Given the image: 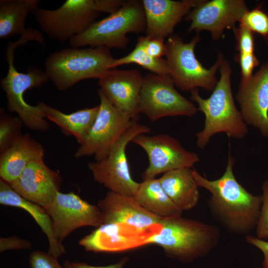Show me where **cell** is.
I'll return each mask as SVG.
<instances>
[{"mask_svg": "<svg viewBox=\"0 0 268 268\" xmlns=\"http://www.w3.org/2000/svg\"><path fill=\"white\" fill-rule=\"evenodd\" d=\"M115 59L106 47H71L51 54L45 61V71L57 90L64 91L82 80L99 79Z\"/></svg>", "mask_w": 268, "mask_h": 268, "instance_id": "8992f818", "label": "cell"}, {"mask_svg": "<svg viewBox=\"0 0 268 268\" xmlns=\"http://www.w3.org/2000/svg\"><path fill=\"white\" fill-rule=\"evenodd\" d=\"M43 146L28 134H21L0 156V179L10 183L31 162L44 159Z\"/></svg>", "mask_w": 268, "mask_h": 268, "instance_id": "ffe728a7", "label": "cell"}, {"mask_svg": "<svg viewBox=\"0 0 268 268\" xmlns=\"http://www.w3.org/2000/svg\"><path fill=\"white\" fill-rule=\"evenodd\" d=\"M142 43L146 52L155 58H161L165 55L166 44L163 39L140 36L138 38Z\"/></svg>", "mask_w": 268, "mask_h": 268, "instance_id": "836d02e7", "label": "cell"}, {"mask_svg": "<svg viewBox=\"0 0 268 268\" xmlns=\"http://www.w3.org/2000/svg\"><path fill=\"white\" fill-rule=\"evenodd\" d=\"M203 0H142L146 21V36L165 39L192 8Z\"/></svg>", "mask_w": 268, "mask_h": 268, "instance_id": "d6986e66", "label": "cell"}, {"mask_svg": "<svg viewBox=\"0 0 268 268\" xmlns=\"http://www.w3.org/2000/svg\"><path fill=\"white\" fill-rule=\"evenodd\" d=\"M246 242L259 249L264 255L263 268H268V241L260 239L255 236L247 235Z\"/></svg>", "mask_w": 268, "mask_h": 268, "instance_id": "d590c367", "label": "cell"}, {"mask_svg": "<svg viewBox=\"0 0 268 268\" xmlns=\"http://www.w3.org/2000/svg\"><path fill=\"white\" fill-rule=\"evenodd\" d=\"M235 60L241 68L242 83L248 81L253 75L255 67L259 65L260 62L254 53H239L235 56Z\"/></svg>", "mask_w": 268, "mask_h": 268, "instance_id": "1f68e13d", "label": "cell"}, {"mask_svg": "<svg viewBox=\"0 0 268 268\" xmlns=\"http://www.w3.org/2000/svg\"><path fill=\"white\" fill-rule=\"evenodd\" d=\"M219 239L217 227L179 216L161 218L145 244L160 246L169 257L189 261L209 253Z\"/></svg>", "mask_w": 268, "mask_h": 268, "instance_id": "277c9868", "label": "cell"}, {"mask_svg": "<svg viewBox=\"0 0 268 268\" xmlns=\"http://www.w3.org/2000/svg\"><path fill=\"white\" fill-rule=\"evenodd\" d=\"M22 121L19 117L7 114L3 108L0 109V152L10 147L20 136Z\"/></svg>", "mask_w": 268, "mask_h": 268, "instance_id": "83f0119b", "label": "cell"}, {"mask_svg": "<svg viewBox=\"0 0 268 268\" xmlns=\"http://www.w3.org/2000/svg\"><path fill=\"white\" fill-rule=\"evenodd\" d=\"M200 40L199 33L188 43H185L178 35L172 34L165 42V56L170 76L175 86L182 91H191L198 88L213 91L218 82L215 75L224 60L223 55L219 53L214 64L209 69L205 68L195 53Z\"/></svg>", "mask_w": 268, "mask_h": 268, "instance_id": "ba28073f", "label": "cell"}, {"mask_svg": "<svg viewBox=\"0 0 268 268\" xmlns=\"http://www.w3.org/2000/svg\"><path fill=\"white\" fill-rule=\"evenodd\" d=\"M150 132L151 129L146 125L134 122L104 158L88 164L94 181L110 191L134 197L139 183L131 176L126 148L137 135Z\"/></svg>", "mask_w": 268, "mask_h": 268, "instance_id": "9c48e42d", "label": "cell"}, {"mask_svg": "<svg viewBox=\"0 0 268 268\" xmlns=\"http://www.w3.org/2000/svg\"><path fill=\"white\" fill-rule=\"evenodd\" d=\"M132 142L141 147L148 156V165L142 174L143 180L177 169L193 168L200 161L196 153L187 150L168 134H140Z\"/></svg>", "mask_w": 268, "mask_h": 268, "instance_id": "7c38bea8", "label": "cell"}, {"mask_svg": "<svg viewBox=\"0 0 268 268\" xmlns=\"http://www.w3.org/2000/svg\"><path fill=\"white\" fill-rule=\"evenodd\" d=\"M39 0H0V39H7L28 30L25 23L29 13L39 7Z\"/></svg>", "mask_w": 268, "mask_h": 268, "instance_id": "484cf974", "label": "cell"}, {"mask_svg": "<svg viewBox=\"0 0 268 268\" xmlns=\"http://www.w3.org/2000/svg\"><path fill=\"white\" fill-rule=\"evenodd\" d=\"M32 243L16 236L0 238V252L12 250H31Z\"/></svg>", "mask_w": 268, "mask_h": 268, "instance_id": "e575fe53", "label": "cell"}, {"mask_svg": "<svg viewBox=\"0 0 268 268\" xmlns=\"http://www.w3.org/2000/svg\"><path fill=\"white\" fill-rule=\"evenodd\" d=\"M44 208L52 219L55 237L61 243L76 229L103 224L98 206L89 203L73 192H58L53 201Z\"/></svg>", "mask_w": 268, "mask_h": 268, "instance_id": "4fadbf2b", "label": "cell"}, {"mask_svg": "<svg viewBox=\"0 0 268 268\" xmlns=\"http://www.w3.org/2000/svg\"><path fill=\"white\" fill-rule=\"evenodd\" d=\"M143 77L136 69H109L98 81L100 89L110 102L134 122L140 114L139 99Z\"/></svg>", "mask_w": 268, "mask_h": 268, "instance_id": "9a60e30c", "label": "cell"}, {"mask_svg": "<svg viewBox=\"0 0 268 268\" xmlns=\"http://www.w3.org/2000/svg\"><path fill=\"white\" fill-rule=\"evenodd\" d=\"M242 25L252 32L268 38V15L265 12L259 5L255 8L246 11L239 21Z\"/></svg>", "mask_w": 268, "mask_h": 268, "instance_id": "f1b7e54d", "label": "cell"}, {"mask_svg": "<svg viewBox=\"0 0 268 268\" xmlns=\"http://www.w3.org/2000/svg\"><path fill=\"white\" fill-rule=\"evenodd\" d=\"M0 203L22 208L33 217L48 238V253L58 259L66 253L65 247L55 237L52 219L44 207L21 197L9 183L1 179Z\"/></svg>", "mask_w": 268, "mask_h": 268, "instance_id": "7402d4cb", "label": "cell"}, {"mask_svg": "<svg viewBox=\"0 0 268 268\" xmlns=\"http://www.w3.org/2000/svg\"><path fill=\"white\" fill-rule=\"evenodd\" d=\"M233 29L236 40V50L239 53H254L253 32L241 25L238 28L234 27Z\"/></svg>", "mask_w": 268, "mask_h": 268, "instance_id": "4dcf8cb0", "label": "cell"}, {"mask_svg": "<svg viewBox=\"0 0 268 268\" xmlns=\"http://www.w3.org/2000/svg\"><path fill=\"white\" fill-rule=\"evenodd\" d=\"M248 10L243 0H203L185 18L191 22L189 32L208 31L214 40H218L224 30L233 28Z\"/></svg>", "mask_w": 268, "mask_h": 268, "instance_id": "5bb4252c", "label": "cell"}, {"mask_svg": "<svg viewBox=\"0 0 268 268\" xmlns=\"http://www.w3.org/2000/svg\"><path fill=\"white\" fill-rule=\"evenodd\" d=\"M146 29L142 0H125L122 6L104 18L94 22L83 33L69 40L71 47H106L124 49L127 35L139 34Z\"/></svg>", "mask_w": 268, "mask_h": 268, "instance_id": "52a82bcc", "label": "cell"}, {"mask_svg": "<svg viewBox=\"0 0 268 268\" xmlns=\"http://www.w3.org/2000/svg\"><path fill=\"white\" fill-rule=\"evenodd\" d=\"M40 40V32L29 28L17 41L8 44L5 54L8 70L1 79L0 85L6 95L7 110L16 113L24 125L30 130L45 132L49 129L50 124L46 120L39 103L36 106L28 104L24 99V94L29 89L41 87L49 78L45 71L39 68L31 67L24 73L18 71L14 66L15 49L29 41L39 42Z\"/></svg>", "mask_w": 268, "mask_h": 268, "instance_id": "3957f363", "label": "cell"}, {"mask_svg": "<svg viewBox=\"0 0 268 268\" xmlns=\"http://www.w3.org/2000/svg\"><path fill=\"white\" fill-rule=\"evenodd\" d=\"M97 205L103 224H125L141 232L158 227L161 218L142 207L134 197L110 191Z\"/></svg>", "mask_w": 268, "mask_h": 268, "instance_id": "ac0fdd59", "label": "cell"}, {"mask_svg": "<svg viewBox=\"0 0 268 268\" xmlns=\"http://www.w3.org/2000/svg\"><path fill=\"white\" fill-rule=\"evenodd\" d=\"M29 264L30 268H65L59 264L57 258L39 250L31 253Z\"/></svg>", "mask_w": 268, "mask_h": 268, "instance_id": "d6a6232c", "label": "cell"}, {"mask_svg": "<svg viewBox=\"0 0 268 268\" xmlns=\"http://www.w3.org/2000/svg\"><path fill=\"white\" fill-rule=\"evenodd\" d=\"M62 182L60 172L49 168L41 159L30 163L9 185L21 197L44 208L60 192Z\"/></svg>", "mask_w": 268, "mask_h": 268, "instance_id": "e0dca14e", "label": "cell"}, {"mask_svg": "<svg viewBox=\"0 0 268 268\" xmlns=\"http://www.w3.org/2000/svg\"><path fill=\"white\" fill-rule=\"evenodd\" d=\"M236 99L246 123L268 137V63L248 81L240 82Z\"/></svg>", "mask_w": 268, "mask_h": 268, "instance_id": "2e32d148", "label": "cell"}, {"mask_svg": "<svg viewBox=\"0 0 268 268\" xmlns=\"http://www.w3.org/2000/svg\"><path fill=\"white\" fill-rule=\"evenodd\" d=\"M220 76L210 96L201 97L198 89L191 91L190 99L198 105L204 116V127L196 134V144L204 149L216 134L224 133L229 137L242 139L248 133L247 124L235 104L232 95L229 62L224 60L219 68Z\"/></svg>", "mask_w": 268, "mask_h": 268, "instance_id": "7a4b0ae2", "label": "cell"}, {"mask_svg": "<svg viewBox=\"0 0 268 268\" xmlns=\"http://www.w3.org/2000/svg\"><path fill=\"white\" fill-rule=\"evenodd\" d=\"M262 189V203L256 234L258 238L266 240L268 239V180L264 182Z\"/></svg>", "mask_w": 268, "mask_h": 268, "instance_id": "f546056e", "label": "cell"}, {"mask_svg": "<svg viewBox=\"0 0 268 268\" xmlns=\"http://www.w3.org/2000/svg\"><path fill=\"white\" fill-rule=\"evenodd\" d=\"M99 109L85 140L74 157L94 156L96 161L104 158L114 145L134 122L116 108L99 89Z\"/></svg>", "mask_w": 268, "mask_h": 268, "instance_id": "8fae6325", "label": "cell"}, {"mask_svg": "<svg viewBox=\"0 0 268 268\" xmlns=\"http://www.w3.org/2000/svg\"><path fill=\"white\" fill-rule=\"evenodd\" d=\"M125 0H67L55 9L37 8L32 13L40 28L51 39L64 42L88 28L103 12L110 14Z\"/></svg>", "mask_w": 268, "mask_h": 268, "instance_id": "5b68a950", "label": "cell"}, {"mask_svg": "<svg viewBox=\"0 0 268 268\" xmlns=\"http://www.w3.org/2000/svg\"><path fill=\"white\" fill-rule=\"evenodd\" d=\"M170 75L150 73L143 77L139 109L152 122L168 116H193L198 108L179 93Z\"/></svg>", "mask_w": 268, "mask_h": 268, "instance_id": "30bf717a", "label": "cell"}, {"mask_svg": "<svg viewBox=\"0 0 268 268\" xmlns=\"http://www.w3.org/2000/svg\"><path fill=\"white\" fill-rule=\"evenodd\" d=\"M235 162L229 152L225 171L216 180H208L195 168L193 174L198 186L211 194L207 202L214 218L229 232L246 235L256 228L262 197L251 193L237 180Z\"/></svg>", "mask_w": 268, "mask_h": 268, "instance_id": "6da1fadb", "label": "cell"}, {"mask_svg": "<svg viewBox=\"0 0 268 268\" xmlns=\"http://www.w3.org/2000/svg\"><path fill=\"white\" fill-rule=\"evenodd\" d=\"M130 64H136L152 73L160 75H170V69L166 59L150 56L146 52L141 42L138 39L132 51L124 57L115 59L110 69Z\"/></svg>", "mask_w": 268, "mask_h": 268, "instance_id": "4316f807", "label": "cell"}, {"mask_svg": "<svg viewBox=\"0 0 268 268\" xmlns=\"http://www.w3.org/2000/svg\"><path fill=\"white\" fill-rule=\"evenodd\" d=\"M147 211L162 218L182 216V211L162 188L159 179L143 180L134 197Z\"/></svg>", "mask_w": 268, "mask_h": 268, "instance_id": "d4e9b609", "label": "cell"}, {"mask_svg": "<svg viewBox=\"0 0 268 268\" xmlns=\"http://www.w3.org/2000/svg\"><path fill=\"white\" fill-rule=\"evenodd\" d=\"M131 227L121 223L103 224L81 239L78 244L85 251L93 252H115L139 246L136 238L141 231L125 234Z\"/></svg>", "mask_w": 268, "mask_h": 268, "instance_id": "44dd1931", "label": "cell"}, {"mask_svg": "<svg viewBox=\"0 0 268 268\" xmlns=\"http://www.w3.org/2000/svg\"><path fill=\"white\" fill-rule=\"evenodd\" d=\"M38 103L45 118L56 124L65 134L74 136L80 145L85 140L99 109L98 105L66 114L44 102Z\"/></svg>", "mask_w": 268, "mask_h": 268, "instance_id": "cb8c5ba5", "label": "cell"}, {"mask_svg": "<svg viewBox=\"0 0 268 268\" xmlns=\"http://www.w3.org/2000/svg\"><path fill=\"white\" fill-rule=\"evenodd\" d=\"M128 261L127 257H125L119 262L105 266H93L84 263L78 262H71L68 260L65 261L64 267L65 268H123L124 265Z\"/></svg>", "mask_w": 268, "mask_h": 268, "instance_id": "8d00e7d4", "label": "cell"}, {"mask_svg": "<svg viewBox=\"0 0 268 268\" xmlns=\"http://www.w3.org/2000/svg\"><path fill=\"white\" fill-rule=\"evenodd\" d=\"M194 168H182L163 174L159 179L164 190L182 210H189L199 202L200 192Z\"/></svg>", "mask_w": 268, "mask_h": 268, "instance_id": "603a6c76", "label": "cell"}]
</instances>
